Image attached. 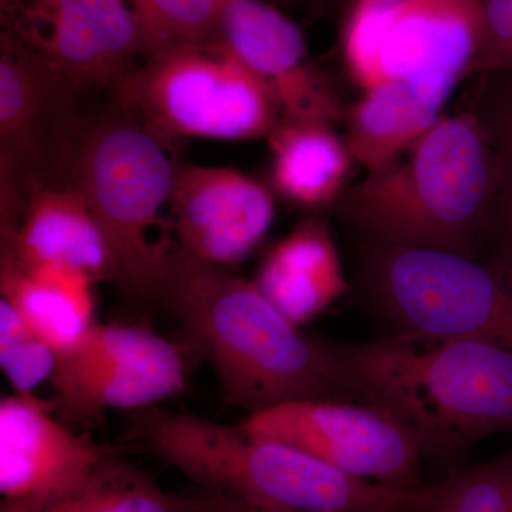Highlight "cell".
I'll list each match as a JSON object with an SVG mask.
<instances>
[{"instance_id": "cell-17", "label": "cell", "mask_w": 512, "mask_h": 512, "mask_svg": "<svg viewBox=\"0 0 512 512\" xmlns=\"http://www.w3.org/2000/svg\"><path fill=\"white\" fill-rule=\"evenodd\" d=\"M456 83L393 79L363 93L346 113V144L367 173L383 170L441 119Z\"/></svg>"}, {"instance_id": "cell-15", "label": "cell", "mask_w": 512, "mask_h": 512, "mask_svg": "<svg viewBox=\"0 0 512 512\" xmlns=\"http://www.w3.org/2000/svg\"><path fill=\"white\" fill-rule=\"evenodd\" d=\"M116 448L77 434L52 400L13 393L0 400L2 501H37L72 490Z\"/></svg>"}, {"instance_id": "cell-1", "label": "cell", "mask_w": 512, "mask_h": 512, "mask_svg": "<svg viewBox=\"0 0 512 512\" xmlns=\"http://www.w3.org/2000/svg\"><path fill=\"white\" fill-rule=\"evenodd\" d=\"M160 303L211 363L222 397L248 414L299 400H348L333 342L306 335L251 279L171 248Z\"/></svg>"}, {"instance_id": "cell-11", "label": "cell", "mask_w": 512, "mask_h": 512, "mask_svg": "<svg viewBox=\"0 0 512 512\" xmlns=\"http://www.w3.org/2000/svg\"><path fill=\"white\" fill-rule=\"evenodd\" d=\"M239 424L360 480L399 488L421 483L419 447L399 421L370 404L299 400L248 414Z\"/></svg>"}, {"instance_id": "cell-9", "label": "cell", "mask_w": 512, "mask_h": 512, "mask_svg": "<svg viewBox=\"0 0 512 512\" xmlns=\"http://www.w3.org/2000/svg\"><path fill=\"white\" fill-rule=\"evenodd\" d=\"M350 76L363 90L393 79H466L476 57L481 0H360L339 22Z\"/></svg>"}, {"instance_id": "cell-20", "label": "cell", "mask_w": 512, "mask_h": 512, "mask_svg": "<svg viewBox=\"0 0 512 512\" xmlns=\"http://www.w3.org/2000/svg\"><path fill=\"white\" fill-rule=\"evenodd\" d=\"M90 276L60 265H25L2 259L0 291L26 322L60 350L94 325L96 298Z\"/></svg>"}, {"instance_id": "cell-27", "label": "cell", "mask_w": 512, "mask_h": 512, "mask_svg": "<svg viewBox=\"0 0 512 512\" xmlns=\"http://www.w3.org/2000/svg\"><path fill=\"white\" fill-rule=\"evenodd\" d=\"M192 495H194L195 500L198 501L204 512H291L258 507V505L244 503V501L234 500V498L211 493V491L200 490V488H197Z\"/></svg>"}, {"instance_id": "cell-4", "label": "cell", "mask_w": 512, "mask_h": 512, "mask_svg": "<svg viewBox=\"0 0 512 512\" xmlns=\"http://www.w3.org/2000/svg\"><path fill=\"white\" fill-rule=\"evenodd\" d=\"M128 433L200 490L291 512H410V488L348 476L281 441L153 406L128 413Z\"/></svg>"}, {"instance_id": "cell-10", "label": "cell", "mask_w": 512, "mask_h": 512, "mask_svg": "<svg viewBox=\"0 0 512 512\" xmlns=\"http://www.w3.org/2000/svg\"><path fill=\"white\" fill-rule=\"evenodd\" d=\"M184 352L146 328L94 323L60 350L50 383L57 416L92 424L110 410L157 406L185 386Z\"/></svg>"}, {"instance_id": "cell-22", "label": "cell", "mask_w": 512, "mask_h": 512, "mask_svg": "<svg viewBox=\"0 0 512 512\" xmlns=\"http://www.w3.org/2000/svg\"><path fill=\"white\" fill-rule=\"evenodd\" d=\"M471 110L497 160V184L483 247L512 255V70L484 74Z\"/></svg>"}, {"instance_id": "cell-5", "label": "cell", "mask_w": 512, "mask_h": 512, "mask_svg": "<svg viewBox=\"0 0 512 512\" xmlns=\"http://www.w3.org/2000/svg\"><path fill=\"white\" fill-rule=\"evenodd\" d=\"M178 158L109 99L89 110L70 158L67 184L97 218L113 255L116 285L127 298L160 302L174 241L154 239L170 200Z\"/></svg>"}, {"instance_id": "cell-25", "label": "cell", "mask_w": 512, "mask_h": 512, "mask_svg": "<svg viewBox=\"0 0 512 512\" xmlns=\"http://www.w3.org/2000/svg\"><path fill=\"white\" fill-rule=\"evenodd\" d=\"M150 40L161 47L197 43L215 35L224 0H126Z\"/></svg>"}, {"instance_id": "cell-19", "label": "cell", "mask_w": 512, "mask_h": 512, "mask_svg": "<svg viewBox=\"0 0 512 512\" xmlns=\"http://www.w3.org/2000/svg\"><path fill=\"white\" fill-rule=\"evenodd\" d=\"M271 184L308 210L333 207L349 183L353 157L332 126L281 119L269 134Z\"/></svg>"}, {"instance_id": "cell-7", "label": "cell", "mask_w": 512, "mask_h": 512, "mask_svg": "<svg viewBox=\"0 0 512 512\" xmlns=\"http://www.w3.org/2000/svg\"><path fill=\"white\" fill-rule=\"evenodd\" d=\"M359 285L400 335L483 340L512 350V256L363 247Z\"/></svg>"}, {"instance_id": "cell-2", "label": "cell", "mask_w": 512, "mask_h": 512, "mask_svg": "<svg viewBox=\"0 0 512 512\" xmlns=\"http://www.w3.org/2000/svg\"><path fill=\"white\" fill-rule=\"evenodd\" d=\"M333 345L349 399L389 413L423 457L453 468L483 437L512 433L510 349L400 333Z\"/></svg>"}, {"instance_id": "cell-3", "label": "cell", "mask_w": 512, "mask_h": 512, "mask_svg": "<svg viewBox=\"0 0 512 512\" xmlns=\"http://www.w3.org/2000/svg\"><path fill=\"white\" fill-rule=\"evenodd\" d=\"M497 184V160L471 109L441 116L399 160L349 184L333 205L370 244L477 256Z\"/></svg>"}, {"instance_id": "cell-21", "label": "cell", "mask_w": 512, "mask_h": 512, "mask_svg": "<svg viewBox=\"0 0 512 512\" xmlns=\"http://www.w3.org/2000/svg\"><path fill=\"white\" fill-rule=\"evenodd\" d=\"M0 512H204L194 495L167 493L141 468L111 451L72 490L37 501H0Z\"/></svg>"}, {"instance_id": "cell-23", "label": "cell", "mask_w": 512, "mask_h": 512, "mask_svg": "<svg viewBox=\"0 0 512 512\" xmlns=\"http://www.w3.org/2000/svg\"><path fill=\"white\" fill-rule=\"evenodd\" d=\"M410 512H512V447L470 468H448L436 483L410 488Z\"/></svg>"}, {"instance_id": "cell-6", "label": "cell", "mask_w": 512, "mask_h": 512, "mask_svg": "<svg viewBox=\"0 0 512 512\" xmlns=\"http://www.w3.org/2000/svg\"><path fill=\"white\" fill-rule=\"evenodd\" d=\"M107 96L175 156L191 138H268L281 121L261 80L215 37L148 53Z\"/></svg>"}, {"instance_id": "cell-16", "label": "cell", "mask_w": 512, "mask_h": 512, "mask_svg": "<svg viewBox=\"0 0 512 512\" xmlns=\"http://www.w3.org/2000/svg\"><path fill=\"white\" fill-rule=\"evenodd\" d=\"M25 265L77 269L96 284H113V255L103 228L72 185L35 188L2 225V258Z\"/></svg>"}, {"instance_id": "cell-12", "label": "cell", "mask_w": 512, "mask_h": 512, "mask_svg": "<svg viewBox=\"0 0 512 512\" xmlns=\"http://www.w3.org/2000/svg\"><path fill=\"white\" fill-rule=\"evenodd\" d=\"M10 36L83 92H109L150 53L126 0H3Z\"/></svg>"}, {"instance_id": "cell-13", "label": "cell", "mask_w": 512, "mask_h": 512, "mask_svg": "<svg viewBox=\"0 0 512 512\" xmlns=\"http://www.w3.org/2000/svg\"><path fill=\"white\" fill-rule=\"evenodd\" d=\"M215 39L266 87L281 119L333 126L348 110L309 56L303 30L262 0H224Z\"/></svg>"}, {"instance_id": "cell-28", "label": "cell", "mask_w": 512, "mask_h": 512, "mask_svg": "<svg viewBox=\"0 0 512 512\" xmlns=\"http://www.w3.org/2000/svg\"><path fill=\"white\" fill-rule=\"evenodd\" d=\"M311 2L313 8L318 9L323 15H328L329 18L338 20L339 23L343 16L360 0H311ZM379 2L399 3L406 2V0H379Z\"/></svg>"}, {"instance_id": "cell-24", "label": "cell", "mask_w": 512, "mask_h": 512, "mask_svg": "<svg viewBox=\"0 0 512 512\" xmlns=\"http://www.w3.org/2000/svg\"><path fill=\"white\" fill-rule=\"evenodd\" d=\"M57 355L55 346L0 298V367L13 393L35 394L40 384L52 379Z\"/></svg>"}, {"instance_id": "cell-8", "label": "cell", "mask_w": 512, "mask_h": 512, "mask_svg": "<svg viewBox=\"0 0 512 512\" xmlns=\"http://www.w3.org/2000/svg\"><path fill=\"white\" fill-rule=\"evenodd\" d=\"M77 89L18 39L0 52V214L13 220L35 188L66 185L89 110Z\"/></svg>"}, {"instance_id": "cell-18", "label": "cell", "mask_w": 512, "mask_h": 512, "mask_svg": "<svg viewBox=\"0 0 512 512\" xmlns=\"http://www.w3.org/2000/svg\"><path fill=\"white\" fill-rule=\"evenodd\" d=\"M254 281L299 326L318 318L349 289L332 231L320 218L299 222L276 242Z\"/></svg>"}, {"instance_id": "cell-26", "label": "cell", "mask_w": 512, "mask_h": 512, "mask_svg": "<svg viewBox=\"0 0 512 512\" xmlns=\"http://www.w3.org/2000/svg\"><path fill=\"white\" fill-rule=\"evenodd\" d=\"M512 70V0H481V30L470 76Z\"/></svg>"}, {"instance_id": "cell-14", "label": "cell", "mask_w": 512, "mask_h": 512, "mask_svg": "<svg viewBox=\"0 0 512 512\" xmlns=\"http://www.w3.org/2000/svg\"><path fill=\"white\" fill-rule=\"evenodd\" d=\"M175 244L207 264L232 266L268 234L274 194L261 181L225 167L178 161L170 200Z\"/></svg>"}]
</instances>
